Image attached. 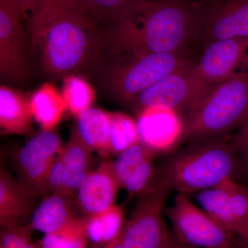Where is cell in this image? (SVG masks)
Returning <instances> with one entry per match:
<instances>
[{
    "mask_svg": "<svg viewBox=\"0 0 248 248\" xmlns=\"http://www.w3.org/2000/svg\"><path fill=\"white\" fill-rule=\"evenodd\" d=\"M32 232L28 224L14 228H1L0 248H34L31 243Z\"/></svg>",
    "mask_w": 248,
    "mask_h": 248,
    "instance_id": "cell-30",
    "label": "cell"
},
{
    "mask_svg": "<svg viewBox=\"0 0 248 248\" xmlns=\"http://www.w3.org/2000/svg\"><path fill=\"white\" fill-rule=\"evenodd\" d=\"M172 187L159 174L140 195L130 221L121 232L122 248H168L170 235L163 218L165 204Z\"/></svg>",
    "mask_w": 248,
    "mask_h": 248,
    "instance_id": "cell-6",
    "label": "cell"
},
{
    "mask_svg": "<svg viewBox=\"0 0 248 248\" xmlns=\"http://www.w3.org/2000/svg\"><path fill=\"white\" fill-rule=\"evenodd\" d=\"M22 19L17 0H0V75L11 82H23L29 72V39Z\"/></svg>",
    "mask_w": 248,
    "mask_h": 248,
    "instance_id": "cell-11",
    "label": "cell"
},
{
    "mask_svg": "<svg viewBox=\"0 0 248 248\" xmlns=\"http://www.w3.org/2000/svg\"><path fill=\"white\" fill-rule=\"evenodd\" d=\"M35 198L4 168L0 171V226L14 228L29 224L36 206Z\"/></svg>",
    "mask_w": 248,
    "mask_h": 248,
    "instance_id": "cell-16",
    "label": "cell"
},
{
    "mask_svg": "<svg viewBox=\"0 0 248 248\" xmlns=\"http://www.w3.org/2000/svg\"><path fill=\"white\" fill-rule=\"evenodd\" d=\"M177 239L183 244L196 248H230L233 233L229 232L197 207L186 194L179 193L174 204L166 209Z\"/></svg>",
    "mask_w": 248,
    "mask_h": 248,
    "instance_id": "cell-8",
    "label": "cell"
},
{
    "mask_svg": "<svg viewBox=\"0 0 248 248\" xmlns=\"http://www.w3.org/2000/svg\"><path fill=\"white\" fill-rule=\"evenodd\" d=\"M120 188L110 161H104L95 170L90 172L78 190L77 205L86 216L104 213L115 205Z\"/></svg>",
    "mask_w": 248,
    "mask_h": 248,
    "instance_id": "cell-15",
    "label": "cell"
},
{
    "mask_svg": "<svg viewBox=\"0 0 248 248\" xmlns=\"http://www.w3.org/2000/svg\"><path fill=\"white\" fill-rule=\"evenodd\" d=\"M153 153L146 145L139 141L120 153L115 161H110L121 188L140 195L154 184L156 171Z\"/></svg>",
    "mask_w": 248,
    "mask_h": 248,
    "instance_id": "cell-13",
    "label": "cell"
},
{
    "mask_svg": "<svg viewBox=\"0 0 248 248\" xmlns=\"http://www.w3.org/2000/svg\"><path fill=\"white\" fill-rule=\"evenodd\" d=\"M240 248L239 246V244H238V246H234V247H232V248Z\"/></svg>",
    "mask_w": 248,
    "mask_h": 248,
    "instance_id": "cell-37",
    "label": "cell"
},
{
    "mask_svg": "<svg viewBox=\"0 0 248 248\" xmlns=\"http://www.w3.org/2000/svg\"><path fill=\"white\" fill-rule=\"evenodd\" d=\"M33 118L30 99L9 87H0V126L4 133L27 135L32 130Z\"/></svg>",
    "mask_w": 248,
    "mask_h": 248,
    "instance_id": "cell-19",
    "label": "cell"
},
{
    "mask_svg": "<svg viewBox=\"0 0 248 248\" xmlns=\"http://www.w3.org/2000/svg\"><path fill=\"white\" fill-rule=\"evenodd\" d=\"M237 152L232 141L206 140L173 156L161 174L179 193L208 190L233 179Z\"/></svg>",
    "mask_w": 248,
    "mask_h": 248,
    "instance_id": "cell-4",
    "label": "cell"
},
{
    "mask_svg": "<svg viewBox=\"0 0 248 248\" xmlns=\"http://www.w3.org/2000/svg\"><path fill=\"white\" fill-rule=\"evenodd\" d=\"M97 248H122V241H121L120 234L117 239L113 240L110 243L104 245L102 247Z\"/></svg>",
    "mask_w": 248,
    "mask_h": 248,
    "instance_id": "cell-35",
    "label": "cell"
},
{
    "mask_svg": "<svg viewBox=\"0 0 248 248\" xmlns=\"http://www.w3.org/2000/svg\"><path fill=\"white\" fill-rule=\"evenodd\" d=\"M93 150L79 136L76 128L72 131L69 141L60 153L65 172V191L74 197L91 171H90Z\"/></svg>",
    "mask_w": 248,
    "mask_h": 248,
    "instance_id": "cell-17",
    "label": "cell"
},
{
    "mask_svg": "<svg viewBox=\"0 0 248 248\" xmlns=\"http://www.w3.org/2000/svg\"><path fill=\"white\" fill-rule=\"evenodd\" d=\"M199 43L248 37V0H192Z\"/></svg>",
    "mask_w": 248,
    "mask_h": 248,
    "instance_id": "cell-9",
    "label": "cell"
},
{
    "mask_svg": "<svg viewBox=\"0 0 248 248\" xmlns=\"http://www.w3.org/2000/svg\"><path fill=\"white\" fill-rule=\"evenodd\" d=\"M248 117V73L215 84L184 115L182 140L206 141L219 138Z\"/></svg>",
    "mask_w": 248,
    "mask_h": 248,
    "instance_id": "cell-3",
    "label": "cell"
},
{
    "mask_svg": "<svg viewBox=\"0 0 248 248\" xmlns=\"http://www.w3.org/2000/svg\"><path fill=\"white\" fill-rule=\"evenodd\" d=\"M23 19H29L34 8V0H17Z\"/></svg>",
    "mask_w": 248,
    "mask_h": 248,
    "instance_id": "cell-33",
    "label": "cell"
},
{
    "mask_svg": "<svg viewBox=\"0 0 248 248\" xmlns=\"http://www.w3.org/2000/svg\"><path fill=\"white\" fill-rule=\"evenodd\" d=\"M244 157V170L248 179V152L243 154Z\"/></svg>",
    "mask_w": 248,
    "mask_h": 248,
    "instance_id": "cell-36",
    "label": "cell"
},
{
    "mask_svg": "<svg viewBox=\"0 0 248 248\" xmlns=\"http://www.w3.org/2000/svg\"><path fill=\"white\" fill-rule=\"evenodd\" d=\"M103 37L112 55L178 53L190 55L199 43L192 0H146L107 26Z\"/></svg>",
    "mask_w": 248,
    "mask_h": 248,
    "instance_id": "cell-1",
    "label": "cell"
},
{
    "mask_svg": "<svg viewBox=\"0 0 248 248\" xmlns=\"http://www.w3.org/2000/svg\"><path fill=\"white\" fill-rule=\"evenodd\" d=\"M31 44L50 74L69 76L89 59L99 32L90 22L58 17L29 19Z\"/></svg>",
    "mask_w": 248,
    "mask_h": 248,
    "instance_id": "cell-2",
    "label": "cell"
},
{
    "mask_svg": "<svg viewBox=\"0 0 248 248\" xmlns=\"http://www.w3.org/2000/svg\"><path fill=\"white\" fill-rule=\"evenodd\" d=\"M197 200L212 219L223 229L239 234L237 223L232 213L223 183L217 187L199 192Z\"/></svg>",
    "mask_w": 248,
    "mask_h": 248,
    "instance_id": "cell-22",
    "label": "cell"
},
{
    "mask_svg": "<svg viewBox=\"0 0 248 248\" xmlns=\"http://www.w3.org/2000/svg\"><path fill=\"white\" fill-rule=\"evenodd\" d=\"M233 145L241 154L248 152V117L232 139Z\"/></svg>",
    "mask_w": 248,
    "mask_h": 248,
    "instance_id": "cell-32",
    "label": "cell"
},
{
    "mask_svg": "<svg viewBox=\"0 0 248 248\" xmlns=\"http://www.w3.org/2000/svg\"><path fill=\"white\" fill-rule=\"evenodd\" d=\"M89 238L86 230V217H75L63 229L45 234L42 248H87Z\"/></svg>",
    "mask_w": 248,
    "mask_h": 248,
    "instance_id": "cell-26",
    "label": "cell"
},
{
    "mask_svg": "<svg viewBox=\"0 0 248 248\" xmlns=\"http://www.w3.org/2000/svg\"><path fill=\"white\" fill-rule=\"evenodd\" d=\"M62 94L67 110L77 117L91 108L95 99V92L92 86L86 80L75 75L64 78Z\"/></svg>",
    "mask_w": 248,
    "mask_h": 248,
    "instance_id": "cell-25",
    "label": "cell"
},
{
    "mask_svg": "<svg viewBox=\"0 0 248 248\" xmlns=\"http://www.w3.org/2000/svg\"><path fill=\"white\" fill-rule=\"evenodd\" d=\"M223 185L232 213L239 226V235L248 228V190L246 186L235 182L234 179H228Z\"/></svg>",
    "mask_w": 248,
    "mask_h": 248,
    "instance_id": "cell-28",
    "label": "cell"
},
{
    "mask_svg": "<svg viewBox=\"0 0 248 248\" xmlns=\"http://www.w3.org/2000/svg\"><path fill=\"white\" fill-rule=\"evenodd\" d=\"M100 217L104 246L117 239L124 228V210L118 205H114L104 213L99 214Z\"/></svg>",
    "mask_w": 248,
    "mask_h": 248,
    "instance_id": "cell-29",
    "label": "cell"
},
{
    "mask_svg": "<svg viewBox=\"0 0 248 248\" xmlns=\"http://www.w3.org/2000/svg\"><path fill=\"white\" fill-rule=\"evenodd\" d=\"M116 58L106 81L112 95L129 102L165 77L195 62L190 55L178 53L122 55Z\"/></svg>",
    "mask_w": 248,
    "mask_h": 248,
    "instance_id": "cell-5",
    "label": "cell"
},
{
    "mask_svg": "<svg viewBox=\"0 0 248 248\" xmlns=\"http://www.w3.org/2000/svg\"><path fill=\"white\" fill-rule=\"evenodd\" d=\"M195 67L201 76L213 85L248 74V37L209 43L203 46Z\"/></svg>",
    "mask_w": 248,
    "mask_h": 248,
    "instance_id": "cell-12",
    "label": "cell"
},
{
    "mask_svg": "<svg viewBox=\"0 0 248 248\" xmlns=\"http://www.w3.org/2000/svg\"><path fill=\"white\" fill-rule=\"evenodd\" d=\"M111 113L107 111L90 108L78 117L79 136L93 151L106 155L110 151Z\"/></svg>",
    "mask_w": 248,
    "mask_h": 248,
    "instance_id": "cell-20",
    "label": "cell"
},
{
    "mask_svg": "<svg viewBox=\"0 0 248 248\" xmlns=\"http://www.w3.org/2000/svg\"><path fill=\"white\" fill-rule=\"evenodd\" d=\"M195 63L165 77L139 94L133 102L138 104L140 110L159 108L185 115L214 86L201 76Z\"/></svg>",
    "mask_w": 248,
    "mask_h": 248,
    "instance_id": "cell-7",
    "label": "cell"
},
{
    "mask_svg": "<svg viewBox=\"0 0 248 248\" xmlns=\"http://www.w3.org/2000/svg\"><path fill=\"white\" fill-rule=\"evenodd\" d=\"M58 17L75 18L95 26L88 16L84 0H34L33 11L29 19Z\"/></svg>",
    "mask_w": 248,
    "mask_h": 248,
    "instance_id": "cell-24",
    "label": "cell"
},
{
    "mask_svg": "<svg viewBox=\"0 0 248 248\" xmlns=\"http://www.w3.org/2000/svg\"><path fill=\"white\" fill-rule=\"evenodd\" d=\"M61 139L53 130H42L17 152L15 169L19 184L31 197H46L47 175L56 155L63 150Z\"/></svg>",
    "mask_w": 248,
    "mask_h": 248,
    "instance_id": "cell-10",
    "label": "cell"
},
{
    "mask_svg": "<svg viewBox=\"0 0 248 248\" xmlns=\"http://www.w3.org/2000/svg\"><path fill=\"white\" fill-rule=\"evenodd\" d=\"M136 123L140 141L154 153L169 151L182 138V120L172 110L159 108L142 109Z\"/></svg>",
    "mask_w": 248,
    "mask_h": 248,
    "instance_id": "cell-14",
    "label": "cell"
},
{
    "mask_svg": "<svg viewBox=\"0 0 248 248\" xmlns=\"http://www.w3.org/2000/svg\"><path fill=\"white\" fill-rule=\"evenodd\" d=\"M140 141L136 122L121 112L111 113L110 151L120 154Z\"/></svg>",
    "mask_w": 248,
    "mask_h": 248,
    "instance_id": "cell-27",
    "label": "cell"
},
{
    "mask_svg": "<svg viewBox=\"0 0 248 248\" xmlns=\"http://www.w3.org/2000/svg\"><path fill=\"white\" fill-rule=\"evenodd\" d=\"M146 0H84L86 13L97 28L118 22Z\"/></svg>",
    "mask_w": 248,
    "mask_h": 248,
    "instance_id": "cell-23",
    "label": "cell"
},
{
    "mask_svg": "<svg viewBox=\"0 0 248 248\" xmlns=\"http://www.w3.org/2000/svg\"><path fill=\"white\" fill-rule=\"evenodd\" d=\"M60 154L54 159L53 164L48 170L46 179L47 194H48L47 195L53 193H60L67 195L65 191L64 168H63V162Z\"/></svg>",
    "mask_w": 248,
    "mask_h": 248,
    "instance_id": "cell-31",
    "label": "cell"
},
{
    "mask_svg": "<svg viewBox=\"0 0 248 248\" xmlns=\"http://www.w3.org/2000/svg\"><path fill=\"white\" fill-rule=\"evenodd\" d=\"M73 199L60 193L47 195L35 208L28 225L32 231L45 234L62 231L76 217L73 214Z\"/></svg>",
    "mask_w": 248,
    "mask_h": 248,
    "instance_id": "cell-18",
    "label": "cell"
},
{
    "mask_svg": "<svg viewBox=\"0 0 248 248\" xmlns=\"http://www.w3.org/2000/svg\"><path fill=\"white\" fill-rule=\"evenodd\" d=\"M239 236V246L240 248H248V228Z\"/></svg>",
    "mask_w": 248,
    "mask_h": 248,
    "instance_id": "cell-34",
    "label": "cell"
},
{
    "mask_svg": "<svg viewBox=\"0 0 248 248\" xmlns=\"http://www.w3.org/2000/svg\"><path fill=\"white\" fill-rule=\"evenodd\" d=\"M33 118L42 130H53L67 110L62 93L50 84H45L30 98Z\"/></svg>",
    "mask_w": 248,
    "mask_h": 248,
    "instance_id": "cell-21",
    "label": "cell"
}]
</instances>
